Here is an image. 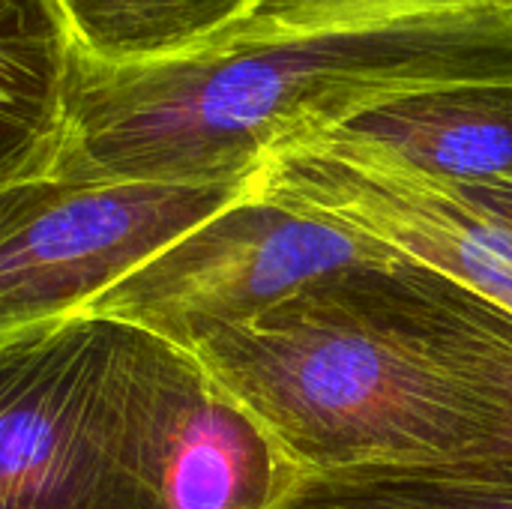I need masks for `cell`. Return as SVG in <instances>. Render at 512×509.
<instances>
[{"label": "cell", "instance_id": "obj_2", "mask_svg": "<svg viewBox=\"0 0 512 509\" xmlns=\"http://www.w3.org/2000/svg\"><path fill=\"white\" fill-rule=\"evenodd\" d=\"M276 438L303 477L504 459L483 411L324 279L273 312L189 348Z\"/></svg>", "mask_w": 512, "mask_h": 509}, {"label": "cell", "instance_id": "obj_14", "mask_svg": "<svg viewBox=\"0 0 512 509\" xmlns=\"http://www.w3.org/2000/svg\"><path fill=\"white\" fill-rule=\"evenodd\" d=\"M453 186V183H450ZM471 204L483 207L495 219L512 228V183H492V186H456Z\"/></svg>", "mask_w": 512, "mask_h": 509}, {"label": "cell", "instance_id": "obj_4", "mask_svg": "<svg viewBox=\"0 0 512 509\" xmlns=\"http://www.w3.org/2000/svg\"><path fill=\"white\" fill-rule=\"evenodd\" d=\"M396 252L267 195L258 180L216 216L120 279L81 315L129 324L189 351L312 285Z\"/></svg>", "mask_w": 512, "mask_h": 509}, {"label": "cell", "instance_id": "obj_8", "mask_svg": "<svg viewBox=\"0 0 512 509\" xmlns=\"http://www.w3.org/2000/svg\"><path fill=\"white\" fill-rule=\"evenodd\" d=\"M378 327L432 363L495 426L512 459V315L471 288L396 255L336 276Z\"/></svg>", "mask_w": 512, "mask_h": 509}, {"label": "cell", "instance_id": "obj_13", "mask_svg": "<svg viewBox=\"0 0 512 509\" xmlns=\"http://www.w3.org/2000/svg\"><path fill=\"white\" fill-rule=\"evenodd\" d=\"M456 6H507L512 0H255L252 9L237 21L249 30H297L357 18H381L426 9H456Z\"/></svg>", "mask_w": 512, "mask_h": 509}, {"label": "cell", "instance_id": "obj_6", "mask_svg": "<svg viewBox=\"0 0 512 509\" xmlns=\"http://www.w3.org/2000/svg\"><path fill=\"white\" fill-rule=\"evenodd\" d=\"M258 186L417 261L512 315V228L390 150L339 129L279 147Z\"/></svg>", "mask_w": 512, "mask_h": 509}, {"label": "cell", "instance_id": "obj_5", "mask_svg": "<svg viewBox=\"0 0 512 509\" xmlns=\"http://www.w3.org/2000/svg\"><path fill=\"white\" fill-rule=\"evenodd\" d=\"M252 180L129 183L39 171L0 186V339L81 315Z\"/></svg>", "mask_w": 512, "mask_h": 509}, {"label": "cell", "instance_id": "obj_10", "mask_svg": "<svg viewBox=\"0 0 512 509\" xmlns=\"http://www.w3.org/2000/svg\"><path fill=\"white\" fill-rule=\"evenodd\" d=\"M69 57L51 0H0V186L51 168Z\"/></svg>", "mask_w": 512, "mask_h": 509}, {"label": "cell", "instance_id": "obj_1", "mask_svg": "<svg viewBox=\"0 0 512 509\" xmlns=\"http://www.w3.org/2000/svg\"><path fill=\"white\" fill-rule=\"evenodd\" d=\"M512 81V9L456 6L297 30H231L150 63L69 57L48 171L78 180L237 183L285 144L450 84Z\"/></svg>", "mask_w": 512, "mask_h": 509}, {"label": "cell", "instance_id": "obj_7", "mask_svg": "<svg viewBox=\"0 0 512 509\" xmlns=\"http://www.w3.org/2000/svg\"><path fill=\"white\" fill-rule=\"evenodd\" d=\"M138 384L159 509H276L303 480L195 354L141 330Z\"/></svg>", "mask_w": 512, "mask_h": 509}, {"label": "cell", "instance_id": "obj_11", "mask_svg": "<svg viewBox=\"0 0 512 509\" xmlns=\"http://www.w3.org/2000/svg\"><path fill=\"white\" fill-rule=\"evenodd\" d=\"M276 509H512V459L369 465L303 477Z\"/></svg>", "mask_w": 512, "mask_h": 509}, {"label": "cell", "instance_id": "obj_12", "mask_svg": "<svg viewBox=\"0 0 512 509\" xmlns=\"http://www.w3.org/2000/svg\"><path fill=\"white\" fill-rule=\"evenodd\" d=\"M72 54L93 63H150L231 30L255 0H51Z\"/></svg>", "mask_w": 512, "mask_h": 509}, {"label": "cell", "instance_id": "obj_9", "mask_svg": "<svg viewBox=\"0 0 512 509\" xmlns=\"http://www.w3.org/2000/svg\"><path fill=\"white\" fill-rule=\"evenodd\" d=\"M339 132L372 141L453 186L512 183V81L393 96L366 108Z\"/></svg>", "mask_w": 512, "mask_h": 509}, {"label": "cell", "instance_id": "obj_3", "mask_svg": "<svg viewBox=\"0 0 512 509\" xmlns=\"http://www.w3.org/2000/svg\"><path fill=\"white\" fill-rule=\"evenodd\" d=\"M138 345L96 315L0 339V509H159Z\"/></svg>", "mask_w": 512, "mask_h": 509}]
</instances>
